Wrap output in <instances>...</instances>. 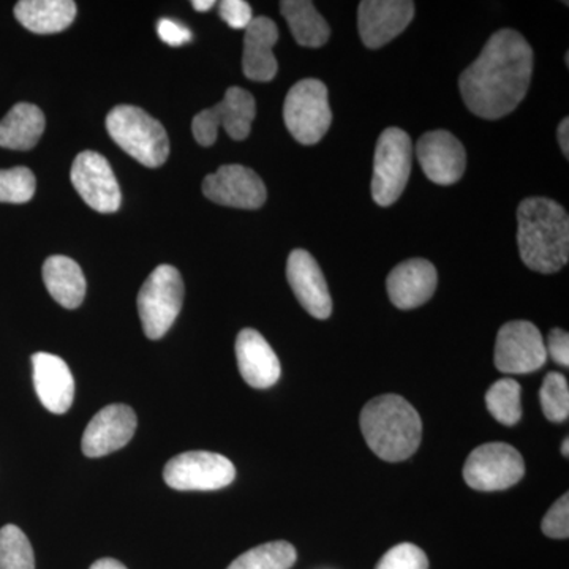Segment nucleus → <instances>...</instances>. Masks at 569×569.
Listing matches in <instances>:
<instances>
[{"instance_id": "f257e3e1", "label": "nucleus", "mask_w": 569, "mask_h": 569, "mask_svg": "<svg viewBox=\"0 0 569 569\" xmlns=\"http://www.w3.org/2000/svg\"><path fill=\"white\" fill-rule=\"evenodd\" d=\"M533 50L518 31L501 29L486 43L477 61L460 74L459 88L468 110L482 119L503 118L529 91Z\"/></svg>"}, {"instance_id": "f03ea898", "label": "nucleus", "mask_w": 569, "mask_h": 569, "mask_svg": "<svg viewBox=\"0 0 569 569\" xmlns=\"http://www.w3.org/2000/svg\"><path fill=\"white\" fill-rule=\"evenodd\" d=\"M518 242L523 264L553 274L568 264V213L549 198H527L518 209Z\"/></svg>"}, {"instance_id": "7ed1b4c3", "label": "nucleus", "mask_w": 569, "mask_h": 569, "mask_svg": "<svg viewBox=\"0 0 569 569\" xmlns=\"http://www.w3.org/2000/svg\"><path fill=\"white\" fill-rule=\"evenodd\" d=\"M359 425L369 448L387 462L411 458L421 445V417L400 396H380L370 400L361 411Z\"/></svg>"}, {"instance_id": "20e7f679", "label": "nucleus", "mask_w": 569, "mask_h": 569, "mask_svg": "<svg viewBox=\"0 0 569 569\" xmlns=\"http://www.w3.org/2000/svg\"><path fill=\"white\" fill-rule=\"evenodd\" d=\"M107 129L116 144L144 167H162L170 156L167 130L141 108H112L107 116Z\"/></svg>"}, {"instance_id": "39448f33", "label": "nucleus", "mask_w": 569, "mask_h": 569, "mask_svg": "<svg viewBox=\"0 0 569 569\" xmlns=\"http://www.w3.org/2000/svg\"><path fill=\"white\" fill-rule=\"evenodd\" d=\"M182 302L181 272L171 264L153 269L138 295V312L144 335L151 340L162 339L179 317Z\"/></svg>"}, {"instance_id": "423d86ee", "label": "nucleus", "mask_w": 569, "mask_h": 569, "mask_svg": "<svg viewBox=\"0 0 569 569\" xmlns=\"http://www.w3.org/2000/svg\"><path fill=\"white\" fill-rule=\"evenodd\" d=\"M284 126L296 141L305 146L317 144L332 122L328 89L318 80L296 82L283 104Z\"/></svg>"}, {"instance_id": "0eeeda50", "label": "nucleus", "mask_w": 569, "mask_h": 569, "mask_svg": "<svg viewBox=\"0 0 569 569\" xmlns=\"http://www.w3.org/2000/svg\"><path fill=\"white\" fill-rule=\"evenodd\" d=\"M410 137L400 129H387L377 142L372 197L377 204L391 206L406 190L411 173Z\"/></svg>"}, {"instance_id": "6e6552de", "label": "nucleus", "mask_w": 569, "mask_h": 569, "mask_svg": "<svg viewBox=\"0 0 569 569\" xmlns=\"http://www.w3.org/2000/svg\"><path fill=\"white\" fill-rule=\"evenodd\" d=\"M257 116L252 93L242 88H230L216 107L198 112L193 118L192 132L198 144L209 148L217 141L220 127L236 141L246 140Z\"/></svg>"}, {"instance_id": "1a4fd4ad", "label": "nucleus", "mask_w": 569, "mask_h": 569, "mask_svg": "<svg viewBox=\"0 0 569 569\" xmlns=\"http://www.w3.org/2000/svg\"><path fill=\"white\" fill-rule=\"evenodd\" d=\"M523 475L522 456L507 443H488L473 449L463 467L467 485L479 492L507 490L518 485Z\"/></svg>"}, {"instance_id": "9d476101", "label": "nucleus", "mask_w": 569, "mask_h": 569, "mask_svg": "<svg viewBox=\"0 0 569 569\" xmlns=\"http://www.w3.org/2000/svg\"><path fill=\"white\" fill-rule=\"evenodd\" d=\"M236 478L230 459L209 451H189L176 456L164 466L163 479L174 490H219Z\"/></svg>"}, {"instance_id": "9b49d317", "label": "nucleus", "mask_w": 569, "mask_h": 569, "mask_svg": "<svg viewBox=\"0 0 569 569\" xmlns=\"http://www.w3.org/2000/svg\"><path fill=\"white\" fill-rule=\"evenodd\" d=\"M548 361L545 339L530 321H509L498 331L496 367L500 372H537Z\"/></svg>"}, {"instance_id": "f8f14e48", "label": "nucleus", "mask_w": 569, "mask_h": 569, "mask_svg": "<svg viewBox=\"0 0 569 569\" xmlns=\"http://www.w3.org/2000/svg\"><path fill=\"white\" fill-rule=\"evenodd\" d=\"M71 183L93 211L111 213L121 208V189L110 162L99 152L84 151L71 167Z\"/></svg>"}, {"instance_id": "ddd939ff", "label": "nucleus", "mask_w": 569, "mask_h": 569, "mask_svg": "<svg viewBox=\"0 0 569 569\" xmlns=\"http://www.w3.org/2000/svg\"><path fill=\"white\" fill-rule=\"evenodd\" d=\"M203 193L213 203L238 209L261 208L268 198L260 176L242 164H224L206 176Z\"/></svg>"}, {"instance_id": "4468645a", "label": "nucleus", "mask_w": 569, "mask_h": 569, "mask_svg": "<svg viewBox=\"0 0 569 569\" xmlns=\"http://www.w3.org/2000/svg\"><path fill=\"white\" fill-rule=\"evenodd\" d=\"M415 3L408 0H365L359 3V36L367 48L378 50L406 31L413 20Z\"/></svg>"}, {"instance_id": "2eb2a0df", "label": "nucleus", "mask_w": 569, "mask_h": 569, "mask_svg": "<svg viewBox=\"0 0 569 569\" xmlns=\"http://www.w3.org/2000/svg\"><path fill=\"white\" fill-rule=\"evenodd\" d=\"M137 415L129 406L112 403L100 410L86 427L81 448L88 458H103L126 447L137 430Z\"/></svg>"}, {"instance_id": "dca6fc26", "label": "nucleus", "mask_w": 569, "mask_h": 569, "mask_svg": "<svg viewBox=\"0 0 569 569\" xmlns=\"http://www.w3.org/2000/svg\"><path fill=\"white\" fill-rule=\"evenodd\" d=\"M417 156L427 178L438 186H452L466 173V149L455 134L445 130L419 138Z\"/></svg>"}, {"instance_id": "f3484780", "label": "nucleus", "mask_w": 569, "mask_h": 569, "mask_svg": "<svg viewBox=\"0 0 569 569\" xmlns=\"http://www.w3.org/2000/svg\"><path fill=\"white\" fill-rule=\"evenodd\" d=\"M287 277L291 290L307 313L318 320L331 317V293L323 272L312 254L302 249L293 250L288 257Z\"/></svg>"}, {"instance_id": "a211bd4d", "label": "nucleus", "mask_w": 569, "mask_h": 569, "mask_svg": "<svg viewBox=\"0 0 569 569\" xmlns=\"http://www.w3.org/2000/svg\"><path fill=\"white\" fill-rule=\"evenodd\" d=\"M436 266L422 258L403 261L392 269L387 280L389 299L400 310L417 309L436 293Z\"/></svg>"}, {"instance_id": "6ab92c4d", "label": "nucleus", "mask_w": 569, "mask_h": 569, "mask_svg": "<svg viewBox=\"0 0 569 569\" xmlns=\"http://www.w3.org/2000/svg\"><path fill=\"white\" fill-rule=\"evenodd\" d=\"M33 385L41 406L54 415L70 410L74 399V380L70 367L59 356L36 353L32 356Z\"/></svg>"}, {"instance_id": "aec40b11", "label": "nucleus", "mask_w": 569, "mask_h": 569, "mask_svg": "<svg viewBox=\"0 0 569 569\" xmlns=\"http://www.w3.org/2000/svg\"><path fill=\"white\" fill-rule=\"evenodd\" d=\"M236 358L246 383L257 389L274 387L282 367L272 347L254 329H242L236 339Z\"/></svg>"}, {"instance_id": "412c9836", "label": "nucleus", "mask_w": 569, "mask_h": 569, "mask_svg": "<svg viewBox=\"0 0 569 569\" xmlns=\"http://www.w3.org/2000/svg\"><path fill=\"white\" fill-rule=\"evenodd\" d=\"M279 40V29L274 21L266 17L253 18L244 36L242 70L249 80L268 82L274 80L279 63L274 56V44Z\"/></svg>"}, {"instance_id": "4be33fe9", "label": "nucleus", "mask_w": 569, "mask_h": 569, "mask_svg": "<svg viewBox=\"0 0 569 569\" xmlns=\"http://www.w3.org/2000/svg\"><path fill=\"white\" fill-rule=\"evenodd\" d=\"M14 17L33 33H58L74 21L77 3L71 0H21L14 7Z\"/></svg>"}, {"instance_id": "5701e85b", "label": "nucleus", "mask_w": 569, "mask_h": 569, "mask_svg": "<svg viewBox=\"0 0 569 569\" xmlns=\"http://www.w3.org/2000/svg\"><path fill=\"white\" fill-rule=\"evenodd\" d=\"M43 280L51 298L66 309H77L84 301V274L71 258L62 254L48 258L43 264Z\"/></svg>"}, {"instance_id": "b1692460", "label": "nucleus", "mask_w": 569, "mask_h": 569, "mask_svg": "<svg viewBox=\"0 0 569 569\" xmlns=\"http://www.w3.org/2000/svg\"><path fill=\"white\" fill-rule=\"evenodd\" d=\"M44 132V114L31 103H18L0 121V148L29 151Z\"/></svg>"}, {"instance_id": "393cba45", "label": "nucleus", "mask_w": 569, "mask_h": 569, "mask_svg": "<svg viewBox=\"0 0 569 569\" xmlns=\"http://www.w3.org/2000/svg\"><path fill=\"white\" fill-rule=\"evenodd\" d=\"M280 11L301 47L320 48L329 40L331 29L309 0H283Z\"/></svg>"}, {"instance_id": "a878e982", "label": "nucleus", "mask_w": 569, "mask_h": 569, "mask_svg": "<svg viewBox=\"0 0 569 569\" xmlns=\"http://www.w3.org/2000/svg\"><path fill=\"white\" fill-rule=\"evenodd\" d=\"M486 407L500 425H518L522 418V388L512 378L498 380L486 395Z\"/></svg>"}, {"instance_id": "bb28decb", "label": "nucleus", "mask_w": 569, "mask_h": 569, "mask_svg": "<svg viewBox=\"0 0 569 569\" xmlns=\"http://www.w3.org/2000/svg\"><path fill=\"white\" fill-rule=\"evenodd\" d=\"M298 559L295 546L287 541H272L247 550L227 569H290Z\"/></svg>"}, {"instance_id": "cd10ccee", "label": "nucleus", "mask_w": 569, "mask_h": 569, "mask_svg": "<svg viewBox=\"0 0 569 569\" xmlns=\"http://www.w3.org/2000/svg\"><path fill=\"white\" fill-rule=\"evenodd\" d=\"M0 569H36L31 541L11 523L0 529Z\"/></svg>"}, {"instance_id": "c85d7f7f", "label": "nucleus", "mask_w": 569, "mask_h": 569, "mask_svg": "<svg viewBox=\"0 0 569 569\" xmlns=\"http://www.w3.org/2000/svg\"><path fill=\"white\" fill-rule=\"evenodd\" d=\"M542 413L552 422L567 421L569 417L568 380L559 372L549 373L539 391Z\"/></svg>"}, {"instance_id": "c756f323", "label": "nucleus", "mask_w": 569, "mask_h": 569, "mask_svg": "<svg viewBox=\"0 0 569 569\" xmlns=\"http://www.w3.org/2000/svg\"><path fill=\"white\" fill-rule=\"evenodd\" d=\"M36 176L29 168L0 170V203H28L36 193Z\"/></svg>"}, {"instance_id": "7c9ffc66", "label": "nucleus", "mask_w": 569, "mask_h": 569, "mask_svg": "<svg viewBox=\"0 0 569 569\" xmlns=\"http://www.w3.org/2000/svg\"><path fill=\"white\" fill-rule=\"evenodd\" d=\"M376 569H429L425 550L411 542H402L385 553Z\"/></svg>"}, {"instance_id": "2f4dec72", "label": "nucleus", "mask_w": 569, "mask_h": 569, "mask_svg": "<svg viewBox=\"0 0 569 569\" xmlns=\"http://www.w3.org/2000/svg\"><path fill=\"white\" fill-rule=\"evenodd\" d=\"M542 533L553 539L569 537V496L565 493L552 508L546 512L541 523Z\"/></svg>"}, {"instance_id": "473e14b6", "label": "nucleus", "mask_w": 569, "mask_h": 569, "mask_svg": "<svg viewBox=\"0 0 569 569\" xmlns=\"http://www.w3.org/2000/svg\"><path fill=\"white\" fill-rule=\"evenodd\" d=\"M219 11L222 20L233 29L246 31L253 20L252 9L244 0H223L219 3Z\"/></svg>"}, {"instance_id": "72a5a7b5", "label": "nucleus", "mask_w": 569, "mask_h": 569, "mask_svg": "<svg viewBox=\"0 0 569 569\" xmlns=\"http://www.w3.org/2000/svg\"><path fill=\"white\" fill-rule=\"evenodd\" d=\"M157 33H159L160 40L170 44V47H181V44L189 43L192 40V32L186 26L181 22L168 20V18L157 22Z\"/></svg>"}, {"instance_id": "f704fd0d", "label": "nucleus", "mask_w": 569, "mask_h": 569, "mask_svg": "<svg viewBox=\"0 0 569 569\" xmlns=\"http://www.w3.org/2000/svg\"><path fill=\"white\" fill-rule=\"evenodd\" d=\"M548 356L559 366L569 367V336L563 329L556 328L549 332L548 346H546Z\"/></svg>"}, {"instance_id": "c9c22d12", "label": "nucleus", "mask_w": 569, "mask_h": 569, "mask_svg": "<svg viewBox=\"0 0 569 569\" xmlns=\"http://www.w3.org/2000/svg\"><path fill=\"white\" fill-rule=\"evenodd\" d=\"M559 142L561 151H563L565 156H569V121L568 118H565L563 121L560 122L559 126Z\"/></svg>"}, {"instance_id": "e433bc0d", "label": "nucleus", "mask_w": 569, "mask_h": 569, "mask_svg": "<svg viewBox=\"0 0 569 569\" xmlns=\"http://www.w3.org/2000/svg\"><path fill=\"white\" fill-rule=\"evenodd\" d=\"M89 569H127L126 565L114 559H100L92 565Z\"/></svg>"}, {"instance_id": "4c0bfd02", "label": "nucleus", "mask_w": 569, "mask_h": 569, "mask_svg": "<svg viewBox=\"0 0 569 569\" xmlns=\"http://www.w3.org/2000/svg\"><path fill=\"white\" fill-rule=\"evenodd\" d=\"M192 6L197 11H209L216 6V2L213 0H193Z\"/></svg>"}, {"instance_id": "58836bf2", "label": "nucleus", "mask_w": 569, "mask_h": 569, "mask_svg": "<svg viewBox=\"0 0 569 569\" xmlns=\"http://www.w3.org/2000/svg\"><path fill=\"white\" fill-rule=\"evenodd\" d=\"M561 455H563L565 458H568V456H569V440H568V438H565L563 445H561Z\"/></svg>"}]
</instances>
